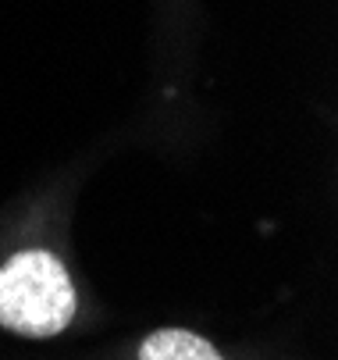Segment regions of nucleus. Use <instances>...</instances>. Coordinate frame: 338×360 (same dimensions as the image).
<instances>
[{"mask_svg": "<svg viewBox=\"0 0 338 360\" xmlns=\"http://www.w3.org/2000/svg\"><path fill=\"white\" fill-rule=\"evenodd\" d=\"M75 285L50 250H22L0 268V325L25 339L61 335L75 318Z\"/></svg>", "mask_w": 338, "mask_h": 360, "instance_id": "obj_1", "label": "nucleus"}, {"mask_svg": "<svg viewBox=\"0 0 338 360\" xmlns=\"http://www.w3.org/2000/svg\"><path fill=\"white\" fill-rule=\"evenodd\" d=\"M139 360H224L203 335L189 328H157L142 339Z\"/></svg>", "mask_w": 338, "mask_h": 360, "instance_id": "obj_2", "label": "nucleus"}]
</instances>
